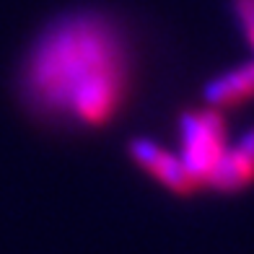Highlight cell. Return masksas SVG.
I'll return each instance as SVG.
<instances>
[{"label":"cell","mask_w":254,"mask_h":254,"mask_svg":"<svg viewBox=\"0 0 254 254\" xmlns=\"http://www.w3.org/2000/svg\"><path fill=\"white\" fill-rule=\"evenodd\" d=\"M130 78L132 60L122 29L99 10H73L31 44L21 91L44 117L101 127L122 109Z\"/></svg>","instance_id":"obj_1"},{"label":"cell","mask_w":254,"mask_h":254,"mask_svg":"<svg viewBox=\"0 0 254 254\" xmlns=\"http://www.w3.org/2000/svg\"><path fill=\"white\" fill-rule=\"evenodd\" d=\"M231 137L226 112L205 104L202 109L182 112L179 117V148L177 156L187 166L200 192H210V184L228 153Z\"/></svg>","instance_id":"obj_2"},{"label":"cell","mask_w":254,"mask_h":254,"mask_svg":"<svg viewBox=\"0 0 254 254\" xmlns=\"http://www.w3.org/2000/svg\"><path fill=\"white\" fill-rule=\"evenodd\" d=\"M130 158L161 190L177 194V197H192V194L200 192L192 174L187 171V166L177 156V151H166L164 145H158L151 137H137V140H132L130 143Z\"/></svg>","instance_id":"obj_3"},{"label":"cell","mask_w":254,"mask_h":254,"mask_svg":"<svg viewBox=\"0 0 254 254\" xmlns=\"http://www.w3.org/2000/svg\"><path fill=\"white\" fill-rule=\"evenodd\" d=\"M254 184V127L241 132L239 140H231L228 153L210 184L215 194H239Z\"/></svg>","instance_id":"obj_4"},{"label":"cell","mask_w":254,"mask_h":254,"mask_svg":"<svg viewBox=\"0 0 254 254\" xmlns=\"http://www.w3.org/2000/svg\"><path fill=\"white\" fill-rule=\"evenodd\" d=\"M249 101H254V60L215 75L205 86V104H210L215 109L226 112Z\"/></svg>","instance_id":"obj_5"},{"label":"cell","mask_w":254,"mask_h":254,"mask_svg":"<svg viewBox=\"0 0 254 254\" xmlns=\"http://www.w3.org/2000/svg\"><path fill=\"white\" fill-rule=\"evenodd\" d=\"M231 13H234L236 29L254 52V0H231Z\"/></svg>","instance_id":"obj_6"}]
</instances>
